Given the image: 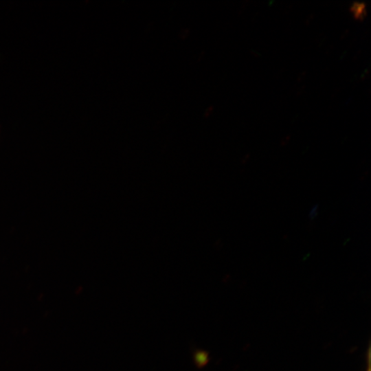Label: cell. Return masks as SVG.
<instances>
[{"mask_svg":"<svg viewBox=\"0 0 371 371\" xmlns=\"http://www.w3.org/2000/svg\"><path fill=\"white\" fill-rule=\"evenodd\" d=\"M193 361L198 368L205 367L210 361L209 352L203 350H196L193 352Z\"/></svg>","mask_w":371,"mask_h":371,"instance_id":"obj_1","label":"cell"},{"mask_svg":"<svg viewBox=\"0 0 371 371\" xmlns=\"http://www.w3.org/2000/svg\"><path fill=\"white\" fill-rule=\"evenodd\" d=\"M351 12L357 19H361L366 16V5L361 3H355L350 8Z\"/></svg>","mask_w":371,"mask_h":371,"instance_id":"obj_2","label":"cell"}]
</instances>
